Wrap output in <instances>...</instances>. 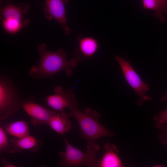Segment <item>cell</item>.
<instances>
[{
  "instance_id": "18",
  "label": "cell",
  "mask_w": 167,
  "mask_h": 167,
  "mask_svg": "<svg viewBox=\"0 0 167 167\" xmlns=\"http://www.w3.org/2000/svg\"><path fill=\"white\" fill-rule=\"evenodd\" d=\"M153 119L155 122V125L156 127L167 124V107L165 110L160 112L158 114L155 116Z\"/></svg>"
},
{
  "instance_id": "6",
  "label": "cell",
  "mask_w": 167,
  "mask_h": 167,
  "mask_svg": "<svg viewBox=\"0 0 167 167\" xmlns=\"http://www.w3.org/2000/svg\"><path fill=\"white\" fill-rule=\"evenodd\" d=\"M69 0H45L44 5L45 18L49 20L54 19L62 27L65 35L71 31L68 27L66 16L65 4Z\"/></svg>"
},
{
  "instance_id": "17",
  "label": "cell",
  "mask_w": 167,
  "mask_h": 167,
  "mask_svg": "<svg viewBox=\"0 0 167 167\" xmlns=\"http://www.w3.org/2000/svg\"><path fill=\"white\" fill-rule=\"evenodd\" d=\"M157 1L158 9L154 15L161 22H164L166 19L163 14L164 13L167 14V0H157Z\"/></svg>"
},
{
  "instance_id": "12",
  "label": "cell",
  "mask_w": 167,
  "mask_h": 167,
  "mask_svg": "<svg viewBox=\"0 0 167 167\" xmlns=\"http://www.w3.org/2000/svg\"><path fill=\"white\" fill-rule=\"evenodd\" d=\"M10 142L15 150L16 152H20L23 150H28L33 152H36L41 148L42 140L29 134L22 137L12 138Z\"/></svg>"
},
{
  "instance_id": "7",
  "label": "cell",
  "mask_w": 167,
  "mask_h": 167,
  "mask_svg": "<svg viewBox=\"0 0 167 167\" xmlns=\"http://www.w3.org/2000/svg\"><path fill=\"white\" fill-rule=\"evenodd\" d=\"M55 93L49 96L46 98L48 105L59 112H63L65 108L69 109L74 105H77L75 96L72 91H66L60 86L57 87Z\"/></svg>"
},
{
  "instance_id": "9",
  "label": "cell",
  "mask_w": 167,
  "mask_h": 167,
  "mask_svg": "<svg viewBox=\"0 0 167 167\" xmlns=\"http://www.w3.org/2000/svg\"><path fill=\"white\" fill-rule=\"evenodd\" d=\"M77 38L78 41V47L75 51L74 54L78 61H83L93 57L99 49L97 40L90 36L82 37L78 36Z\"/></svg>"
},
{
  "instance_id": "8",
  "label": "cell",
  "mask_w": 167,
  "mask_h": 167,
  "mask_svg": "<svg viewBox=\"0 0 167 167\" xmlns=\"http://www.w3.org/2000/svg\"><path fill=\"white\" fill-rule=\"evenodd\" d=\"M21 107L31 117L32 124L36 126L42 124L48 125L50 118L56 113L31 101H22Z\"/></svg>"
},
{
  "instance_id": "11",
  "label": "cell",
  "mask_w": 167,
  "mask_h": 167,
  "mask_svg": "<svg viewBox=\"0 0 167 167\" xmlns=\"http://www.w3.org/2000/svg\"><path fill=\"white\" fill-rule=\"evenodd\" d=\"M28 4L24 5H15L11 3L6 4L1 8V17L2 20H14L29 24V19H25L23 17L29 9Z\"/></svg>"
},
{
  "instance_id": "4",
  "label": "cell",
  "mask_w": 167,
  "mask_h": 167,
  "mask_svg": "<svg viewBox=\"0 0 167 167\" xmlns=\"http://www.w3.org/2000/svg\"><path fill=\"white\" fill-rule=\"evenodd\" d=\"M22 102L11 86L2 80L0 85V119L7 118L21 106Z\"/></svg>"
},
{
  "instance_id": "16",
  "label": "cell",
  "mask_w": 167,
  "mask_h": 167,
  "mask_svg": "<svg viewBox=\"0 0 167 167\" xmlns=\"http://www.w3.org/2000/svg\"><path fill=\"white\" fill-rule=\"evenodd\" d=\"M4 28L6 31L11 33H15L28 24L14 20H2Z\"/></svg>"
},
{
  "instance_id": "5",
  "label": "cell",
  "mask_w": 167,
  "mask_h": 167,
  "mask_svg": "<svg viewBox=\"0 0 167 167\" xmlns=\"http://www.w3.org/2000/svg\"><path fill=\"white\" fill-rule=\"evenodd\" d=\"M65 144L64 152H61L59 155L61 160L59 165L62 167H76L86 165L92 167L91 165L86 153L71 144L68 140L65 139Z\"/></svg>"
},
{
  "instance_id": "3",
  "label": "cell",
  "mask_w": 167,
  "mask_h": 167,
  "mask_svg": "<svg viewBox=\"0 0 167 167\" xmlns=\"http://www.w3.org/2000/svg\"><path fill=\"white\" fill-rule=\"evenodd\" d=\"M115 59L118 62L126 81L139 97L137 104L141 106L144 101H151L152 97L146 95L149 89L148 85L142 80L130 62L118 55L115 56Z\"/></svg>"
},
{
  "instance_id": "22",
  "label": "cell",
  "mask_w": 167,
  "mask_h": 167,
  "mask_svg": "<svg viewBox=\"0 0 167 167\" xmlns=\"http://www.w3.org/2000/svg\"><path fill=\"white\" fill-rule=\"evenodd\" d=\"M160 101L161 102L167 101V92L161 98Z\"/></svg>"
},
{
  "instance_id": "10",
  "label": "cell",
  "mask_w": 167,
  "mask_h": 167,
  "mask_svg": "<svg viewBox=\"0 0 167 167\" xmlns=\"http://www.w3.org/2000/svg\"><path fill=\"white\" fill-rule=\"evenodd\" d=\"M105 152L101 159H97V167H122L124 165L119 156V151L113 144L107 143L104 145Z\"/></svg>"
},
{
  "instance_id": "15",
  "label": "cell",
  "mask_w": 167,
  "mask_h": 167,
  "mask_svg": "<svg viewBox=\"0 0 167 167\" xmlns=\"http://www.w3.org/2000/svg\"><path fill=\"white\" fill-rule=\"evenodd\" d=\"M6 131L5 129L0 126V152L14 153L16 151L10 142H9ZM10 142V141H9Z\"/></svg>"
},
{
  "instance_id": "23",
  "label": "cell",
  "mask_w": 167,
  "mask_h": 167,
  "mask_svg": "<svg viewBox=\"0 0 167 167\" xmlns=\"http://www.w3.org/2000/svg\"><path fill=\"white\" fill-rule=\"evenodd\" d=\"M153 166L155 167H165V165H164L161 164V165H154Z\"/></svg>"
},
{
  "instance_id": "20",
  "label": "cell",
  "mask_w": 167,
  "mask_h": 167,
  "mask_svg": "<svg viewBox=\"0 0 167 167\" xmlns=\"http://www.w3.org/2000/svg\"><path fill=\"white\" fill-rule=\"evenodd\" d=\"M156 127L161 129V132L158 135V138L161 143L167 145V125H161Z\"/></svg>"
},
{
  "instance_id": "14",
  "label": "cell",
  "mask_w": 167,
  "mask_h": 167,
  "mask_svg": "<svg viewBox=\"0 0 167 167\" xmlns=\"http://www.w3.org/2000/svg\"><path fill=\"white\" fill-rule=\"evenodd\" d=\"M5 129L7 133L15 138H20L29 134L28 124L24 121L12 122L6 126Z\"/></svg>"
},
{
  "instance_id": "2",
  "label": "cell",
  "mask_w": 167,
  "mask_h": 167,
  "mask_svg": "<svg viewBox=\"0 0 167 167\" xmlns=\"http://www.w3.org/2000/svg\"><path fill=\"white\" fill-rule=\"evenodd\" d=\"M45 44H40L38 49L40 57L38 66H33L30 74L35 78L51 77L62 71H65L68 76L72 74V69L76 67L78 62L76 58L68 60L66 53L59 49L56 51H48Z\"/></svg>"
},
{
  "instance_id": "19",
  "label": "cell",
  "mask_w": 167,
  "mask_h": 167,
  "mask_svg": "<svg viewBox=\"0 0 167 167\" xmlns=\"http://www.w3.org/2000/svg\"><path fill=\"white\" fill-rule=\"evenodd\" d=\"M142 3L143 8L153 10L154 15L157 12L158 9L157 0H142Z\"/></svg>"
},
{
  "instance_id": "21",
  "label": "cell",
  "mask_w": 167,
  "mask_h": 167,
  "mask_svg": "<svg viewBox=\"0 0 167 167\" xmlns=\"http://www.w3.org/2000/svg\"><path fill=\"white\" fill-rule=\"evenodd\" d=\"M1 161L5 167H18L17 165L9 162L6 161L4 158H2L0 160Z\"/></svg>"
},
{
  "instance_id": "13",
  "label": "cell",
  "mask_w": 167,
  "mask_h": 167,
  "mask_svg": "<svg viewBox=\"0 0 167 167\" xmlns=\"http://www.w3.org/2000/svg\"><path fill=\"white\" fill-rule=\"evenodd\" d=\"M69 116L64 112L56 113L50 118L48 125L58 134L64 136L71 128Z\"/></svg>"
},
{
  "instance_id": "1",
  "label": "cell",
  "mask_w": 167,
  "mask_h": 167,
  "mask_svg": "<svg viewBox=\"0 0 167 167\" xmlns=\"http://www.w3.org/2000/svg\"><path fill=\"white\" fill-rule=\"evenodd\" d=\"M69 109L68 116H73L76 120L81 137L87 142L86 153L92 162L96 164V153L100 149L97 140L104 137L114 136L115 135L99 123L101 115L96 111L88 107L82 112L78 108L77 105Z\"/></svg>"
}]
</instances>
